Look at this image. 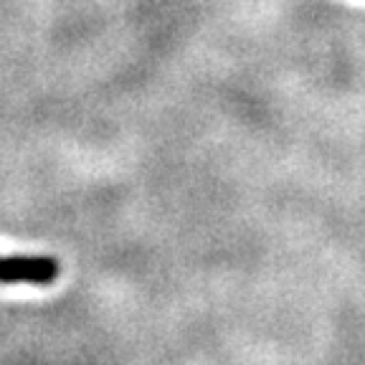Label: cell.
<instances>
[{
    "label": "cell",
    "mask_w": 365,
    "mask_h": 365,
    "mask_svg": "<svg viewBox=\"0 0 365 365\" xmlns=\"http://www.w3.org/2000/svg\"><path fill=\"white\" fill-rule=\"evenodd\" d=\"M61 274L53 257H0V284H51Z\"/></svg>",
    "instance_id": "1"
}]
</instances>
